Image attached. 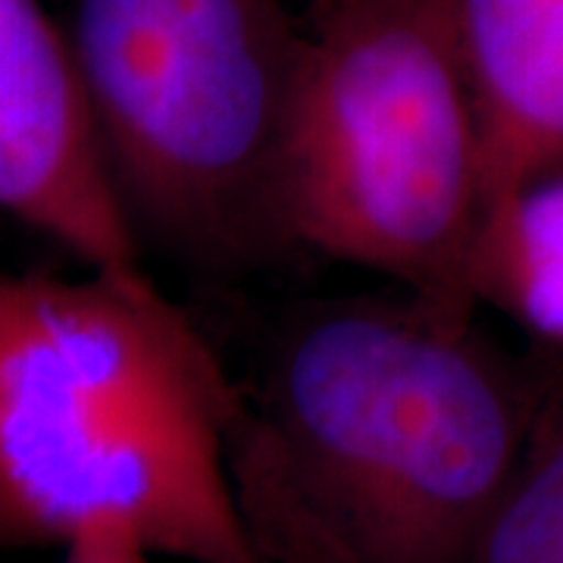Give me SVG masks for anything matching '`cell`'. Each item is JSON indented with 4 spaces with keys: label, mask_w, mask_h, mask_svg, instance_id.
<instances>
[{
    "label": "cell",
    "mask_w": 563,
    "mask_h": 563,
    "mask_svg": "<svg viewBox=\"0 0 563 563\" xmlns=\"http://www.w3.org/2000/svg\"><path fill=\"white\" fill-rule=\"evenodd\" d=\"M232 385L225 476L263 563H463L542 395L407 295L307 307Z\"/></svg>",
    "instance_id": "cell-1"
},
{
    "label": "cell",
    "mask_w": 563,
    "mask_h": 563,
    "mask_svg": "<svg viewBox=\"0 0 563 563\" xmlns=\"http://www.w3.org/2000/svg\"><path fill=\"white\" fill-rule=\"evenodd\" d=\"M60 563H154V558L139 544L113 536H85L63 548Z\"/></svg>",
    "instance_id": "cell-9"
},
{
    "label": "cell",
    "mask_w": 563,
    "mask_h": 563,
    "mask_svg": "<svg viewBox=\"0 0 563 563\" xmlns=\"http://www.w3.org/2000/svg\"><path fill=\"white\" fill-rule=\"evenodd\" d=\"M288 135L295 251L366 266L473 322L479 125L444 0H313Z\"/></svg>",
    "instance_id": "cell-4"
},
{
    "label": "cell",
    "mask_w": 563,
    "mask_h": 563,
    "mask_svg": "<svg viewBox=\"0 0 563 563\" xmlns=\"http://www.w3.org/2000/svg\"><path fill=\"white\" fill-rule=\"evenodd\" d=\"M232 391L157 285L0 273V548L263 563L225 476Z\"/></svg>",
    "instance_id": "cell-2"
},
{
    "label": "cell",
    "mask_w": 563,
    "mask_h": 563,
    "mask_svg": "<svg viewBox=\"0 0 563 563\" xmlns=\"http://www.w3.org/2000/svg\"><path fill=\"white\" fill-rule=\"evenodd\" d=\"M0 213L151 288L144 247L110 181L69 41L41 0H0Z\"/></svg>",
    "instance_id": "cell-5"
},
{
    "label": "cell",
    "mask_w": 563,
    "mask_h": 563,
    "mask_svg": "<svg viewBox=\"0 0 563 563\" xmlns=\"http://www.w3.org/2000/svg\"><path fill=\"white\" fill-rule=\"evenodd\" d=\"M463 563H563V385L542 388L520 466Z\"/></svg>",
    "instance_id": "cell-8"
},
{
    "label": "cell",
    "mask_w": 563,
    "mask_h": 563,
    "mask_svg": "<svg viewBox=\"0 0 563 563\" xmlns=\"http://www.w3.org/2000/svg\"><path fill=\"white\" fill-rule=\"evenodd\" d=\"M470 288L563 351V166L526 181L479 220Z\"/></svg>",
    "instance_id": "cell-7"
},
{
    "label": "cell",
    "mask_w": 563,
    "mask_h": 563,
    "mask_svg": "<svg viewBox=\"0 0 563 563\" xmlns=\"http://www.w3.org/2000/svg\"><path fill=\"white\" fill-rule=\"evenodd\" d=\"M63 32L139 239L222 269L295 251L301 16L282 0H73Z\"/></svg>",
    "instance_id": "cell-3"
},
{
    "label": "cell",
    "mask_w": 563,
    "mask_h": 563,
    "mask_svg": "<svg viewBox=\"0 0 563 563\" xmlns=\"http://www.w3.org/2000/svg\"><path fill=\"white\" fill-rule=\"evenodd\" d=\"M444 10L479 125L483 220L563 166V0H444Z\"/></svg>",
    "instance_id": "cell-6"
}]
</instances>
